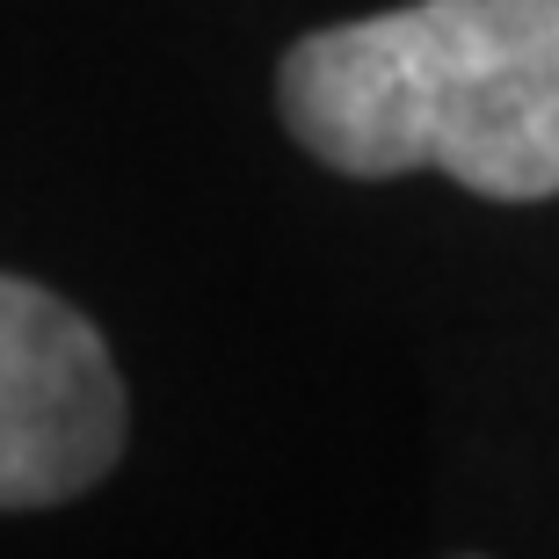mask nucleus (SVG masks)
Instances as JSON below:
<instances>
[{
    "label": "nucleus",
    "instance_id": "nucleus-1",
    "mask_svg": "<svg viewBox=\"0 0 559 559\" xmlns=\"http://www.w3.org/2000/svg\"><path fill=\"white\" fill-rule=\"evenodd\" d=\"M276 103L356 182L443 167L473 197L538 204L559 197V0H415L312 29Z\"/></svg>",
    "mask_w": 559,
    "mask_h": 559
},
{
    "label": "nucleus",
    "instance_id": "nucleus-2",
    "mask_svg": "<svg viewBox=\"0 0 559 559\" xmlns=\"http://www.w3.org/2000/svg\"><path fill=\"white\" fill-rule=\"evenodd\" d=\"M124 451V378L87 312L0 276V509L87 495Z\"/></svg>",
    "mask_w": 559,
    "mask_h": 559
}]
</instances>
